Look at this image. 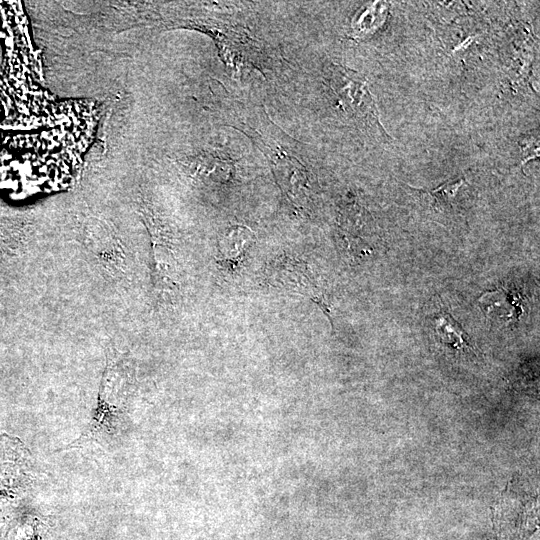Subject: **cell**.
<instances>
[{
  "instance_id": "1",
  "label": "cell",
  "mask_w": 540,
  "mask_h": 540,
  "mask_svg": "<svg viewBox=\"0 0 540 540\" xmlns=\"http://www.w3.org/2000/svg\"><path fill=\"white\" fill-rule=\"evenodd\" d=\"M125 376L119 375L116 365H109L101 387L96 409L82 435L67 449H84L93 446L108 447L126 430Z\"/></svg>"
},
{
  "instance_id": "2",
  "label": "cell",
  "mask_w": 540,
  "mask_h": 540,
  "mask_svg": "<svg viewBox=\"0 0 540 540\" xmlns=\"http://www.w3.org/2000/svg\"><path fill=\"white\" fill-rule=\"evenodd\" d=\"M330 86L345 111L369 121L382 135H387L381 126L375 102L363 76L341 65H334L331 69Z\"/></svg>"
},
{
  "instance_id": "3",
  "label": "cell",
  "mask_w": 540,
  "mask_h": 540,
  "mask_svg": "<svg viewBox=\"0 0 540 540\" xmlns=\"http://www.w3.org/2000/svg\"><path fill=\"white\" fill-rule=\"evenodd\" d=\"M272 168L277 183L287 200L302 209L308 199V177L302 164L294 157L272 153Z\"/></svg>"
},
{
  "instance_id": "4",
  "label": "cell",
  "mask_w": 540,
  "mask_h": 540,
  "mask_svg": "<svg viewBox=\"0 0 540 540\" xmlns=\"http://www.w3.org/2000/svg\"><path fill=\"white\" fill-rule=\"evenodd\" d=\"M254 242L253 232L244 226L229 228L218 243V262L221 266L234 269L244 259L250 245ZM229 269V270H230Z\"/></svg>"
},
{
  "instance_id": "5",
  "label": "cell",
  "mask_w": 540,
  "mask_h": 540,
  "mask_svg": "<svg viewBox=\"0 0 540 540\" xmlns=\"http://www.w3.org/2000/svg\"><path fill=\"white\" fill-rule=\"evenodd\" d=\"M435 330L440 341L449 348L473 351L468 335L449 313L443 312L437 316Z\"/></svg>"
},
{
  "instance_id": "6",
  "label": "cell",
  "mask_w": 540,
  "mask_h": 540,
  "mask_svg": "<svg viewBox=\"0 0 540 540\" xmlns=\"http://www.w3.org/2000/svg\"><path fill=\"white\" fill-rule=\"evenodd\" d=\"M199 172L202 177L221 183L231 178L234 172V165L228 157L212 152L199 158Z\"/></svg>"
},
{
  "instance_id": "7",
  "label": "cell",
  "mask_w": 540,
  "mask_h": 540,
  "mask_svg": "<svg viewBox=\"0 0 540 540\" xmlns=\"http://www.w3.org/2000/svg\"><path fill=\"white\" fill-rule=\"evenodd\" d=\"M465 183V178H455L442 183L437 188L430 191L429 194L440 206L448 205V203L456 196L459 188Z\"/></svg>"
}]
</instances>
